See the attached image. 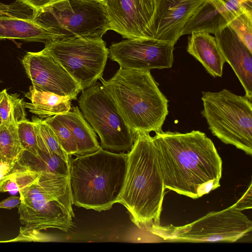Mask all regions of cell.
Segmentation results:
<instances>
[{"label":"cell","mask_w":252,"mask_h":252,"mask_svg":"<svg viewBox=\"0 0 252 252\" xmlns=\"http://www.w3.org/2000/svg\"><path fill=\"white\" fill-rule=\"evenodd\" d=\"M78 103L84 117L99 136L102 148L118 153L130 151L135 133L99 83L82 91Z\"/></svg>","instance_id":"9"},{"label":"cell","mask_w":252,"mask_h":252,"mask_svg":"<svg viewBox=\"0 0 252 252\" xmlns=\"http://www.w3.org/2000/svg\"><path fill=\"white\" fill-rule=\"evenodd\" d=\"M23 151L17 126L3 123L0 126V163L7 168L8 172L18 162Z\"/></svg>","instance_id":"22"},{"label":"cell","mask_w":252,"mask_h":252,"mask_svg":"<svg viewBox=\"0 0 252 252\" xmlns=\"http://www.w3.org/2000/svg\"><path fill=\"white\" fill-rule=\"evenodd\" d=\"M25 96L31 102H24L26 108L40 119L63 114L71 109V98L56 94L37 91L30 87Z\"/></svg>","instance_id":"20"},{"label":"cell","mask_w":252,"mask_h":252,"mask_svg":"<svg viewBox=\"0 0 252 252\" xmlns=\"http://www.w3.org/2000/svg\"><path fill=\"white\" fill-rule=\"evenodd\" d=\"M34 14L32 8L19 1L16 0L9 4L0 2V14L32 19Z\"/></svg>","instance_id":"30"},{"label":"cell","mask_w":252,"mask_h":252,"mask_svg":"<svg viewBox=\"0 0 252 252\" xmlns=\"http://www.w3.org/2000/svg\"><path fill=\"white\" fill-rule=\"evenodd\" d=\"M20 39L46 44L57 40L54 34L32 19L0 14V39Z\"/></svg>","instance_id":"17"},{"label":"cell","mask_w":252,"mask_h":252,"mask_svg":"<svg viewBox=\"0 0 252 252\" xmlns=\"http://www.w3.org/2000/svg\"><path fill=\"white\" fill-rule=\"evenodd\" d=\"M206 0H157L153 39L175 44L189 19Z\"/></svg>","instance_id":"14"},{"label":"cell","mask_w":252,"mask_h":252,"mask_svg":"<svg viewBox=\"0 0 252 252\" xmlns=\"http://www.w3.org/2000/svg\"><path fill=\"white\" fill-rule=\"evenodd\" d=\"M157 0H106L110 30L126 39H153Z\"/></svg>","instance_id":"12"},{"label":"cell","mask_w":252,"mask_h":252,"mask_svg":"<svg viewBox=\"0 0 252 252\" xmlns=\"http://www.w3.org/2000/svg\"><path fill=\"white\" fill-rule=\"evenodd\" d=\"M22 63L32 89L76 99L80 86L45 48L27 52Z\"/></svg>","instance_id":"13"},{"label":"cell","mask_w":252,"mask_h":252,"mask_svg":"<svg viewBox=\"0 0 252 252\" xmlns=\"http://www.w3.org/2000/svg\"><path fill=\"white\" fill-rule=\"evenodd\" d=\"M32 8L34 13L49 5L63 0H16Z\"/></svg>","instance_id":"31"},{"label":"cell","mask_w":252,"mask_h":252,"mask_svg":"<svg viewBox=\"0 0 252 252\" xmlns=\"http://www.w3.org/2000/svg\"><path fill=\"white\" fill-rule=\"evenodd\" d=\"M215 37L225 62L229 64L245 92L252 100V53L228 25Z\"/></svg>","instance_id":"15"},{"label":"cell","mask_w":252,"mask_h":252,"mask_svg":"<svg viewBox=\"0 0 252 252\" xmlns=\"http://www.w3.org/2000/svg\"><path fill=\"white\" fill-rule=\"evenodd\" d=\"M174 44L149 39H127L112 44L108 57L124 68L151 70L170 68Z\"/></svg>","instance_id":"11"},{"label":"cell","mask_w":252,"mask_h":252,"mask_svg":"<svg viewBox=\"0 0 252 252\" xmlns=\"http://www.w3.org/2000/svg\"><path fill=\"white\" fill-rule=\"evenodd\" d=\"M38 172L15 165L0 178V192L19 191L35 182Z\"/></svg>","instance_id":"23"},{"label":"cell","mask_w":252,"mask_h":252,"mask_svg":"<svg viewBox=\"0 0 252 252\" xmlns=\"http://www.w3.org/2000/svg\"><path fill=\"white\" fill-rule=\"evenodd\" d=\"M99 79L102 89L133 132L162 130L168 114V100L150 70L120 67L109 79Z\"/></svg>","instance_id":"3"},{"label":"cell","mask_w":252,"mask_h":252,"mask_svg":"<svg viewBox=\"0 0 252 252\" xmlns=\"http://www.w3.org/2000/svg\"><path fill=\"white\" fill-rule=\"evenodd\" d=\"M153 138L165 189L197 199L220 187L221 158L205 133L161 130Z\"/></svg>","instance_id":"1"},{"label":"cell","mask_w":252,"mask_h":252,"mask_svg":"<svg viewBox=\"0 0 252 252\" xmlns=\"http://www.w3.org/2000/svg\"><path fill=\"white\" fill-rule=\"evenodd\" d=\"M55 117L71 132L77 146V156L94 153L101 148L95 131L86 120L78 106L73 107L71 111Z\"/></svg>","instance_id":"18"},{"label":"cell","mask_w":252,"mask_h":252,"mask_svg":"<svg viewBox=\"0 0 252 252\" xmlns=\"http://www.w3.org/2000/svg\"><path fill=\"white\" fill-rule=\"evenodd\" d=\"M188 38L187 51L199 61L214 77L222 75L224 59L215 36L206 32H195Z\"/></svg>","instance_id":"16"},{"label":"cell","mask_w":252,"mask_h":252,"mask_svg":"<svg viewBox=\"0 0 252 252\" xmlns=\"http://www.w3.org/2000/svg\"><path fill=\"white\" fill-rule=\"evenodd\" d=\"M54 132L63 149L69 156H77V146L69 129L55 116L44 120Z\"/></svg>","instance_id":"25"},{"label":"cell","mask_w":252,"mask_h":252,"mask_svg":"<svg viewBox=\"0 0 252 252\" xmlns=\"http://www.w3.org/2000/svg\"></svg>","instance_id":"36"},{"label":"cell","mask_w":252,"mask_h":252,"mask_svg":"<svg viewBox=\"0 0 252 252\" xmlns=\"http://www.w3.org/2000/svg\"><path fill=\"white\" fill-rule=\"evenodd\" d=\"M127 153L101 148L72 158L69 157V182L73 204L100 212L118 202L127 166Z\"/></svg>","instance_id":"4"},{"label":"cell","mask_w":252,"mask_h":252,"mask_svg":"<svg viewBox=\"0 0 252 252\" xmlns=\"http://www.w3.org/2000/svg\"><path fill=\"white\" fill-rule=\"evenodd\" d=\"M124 186L118 202L139 228L160 224L164 188L158 149L150 133L137 131L127 152Z\"/></svg>","instance_id":"2"},{"label":"cell","mask_w":252,"mask_h":252,"mask_svg":"<svg viewBox=\"0 0 252 252\" xmlns=\"http://www.w3.org/2000/svg\"><path fill=\"white\" fill-rule=\"evenodd\" d=\"M153 234L169 242H228L237 241L252 230V222L236 206L213 211L183 226L153 224Z\"/></svg>","instance_id":"8"},{"label":"cell","mask_w":252,"mask_h":252,"mask_svg":"<svg viewBox=\"0 0 252 252\" xmlns=\"http://www.w3.org/2000/svg\"><path fill=\"white\" fill-rule=\"evenodd\" d=\"M32 20L55 35L57 40L102 38L110 30L105 6L94 0H63L34 13Z\"/></svg>","instance_id":"7"},{"label":"cell","mask_w":252,"mask_h":252,"mask_svg":"<svg viewBox=\"0 0 252 252\" xmlns=\"http://www.w3.org/2000/svg\"><path fill=\"white\" fill-rule=\"evenodd\" d=\"M1 92L0 101V114L3 123L16 126L20 122L27 120L24 101L17 94H9L6 89Z\"/></svg>","instance_id":"24"},{"label":"cell","mask_w":252,"mask_h":252,"mask_svg":"<svg viewBox=\"0 0 252 252\" xmlns=\"http://www.w3.org/2000/svg\"><path fill=\"white\" fill-rule=\"evenodd\" d=\"M37 180L19 191L20 234L15 241L43 240L40 231L56 228L67 232L73 226V200L69 175L38 172Z\"/></svg>","instance_id":"5"},{"label":"cell","mask_w":252,"mask_h":252,"mask_svg":"<svg viewBox=\"0 0 252 252\" xmlns=\"http://www.w3.org/2000/svg\"><path fill=\"white\" fill-rule=\"evenodd\" d=\"M32 122L35 125L40 136L49 150L51 152L60 156L66 160L69 161L70 156L62 148L51 127L45 122L44 120L36 116L32 117Z\"/></svg>","instance_id":"27"},{"label":"cell","mask_w":252,"mask_h":252,"mask_svg":"<svg viewBox=\"0 0 252 252\" xmlns=\"http://www.w3.org/2000/svg\"><path fill=\"white\" fill-rule=\"evenodd\" d=\"M18 137L24 151L36 155L38 147L37 141V129L33 122L24 120L16 125Z\"/></svg>","instance_id":"28"},{"label":"cell","mask_w":252,"mask_h":252,"mask_svg":"<svg viewBox=\"0 0 252 252\" xmlns=\"http://www.w3.org/2000/svg\"><path fill=\"white\" fill-rule=\"evenodd\" d=\"M228 24L210 0H206L186 22L182 35L195 32L215 34Z\"/></svg>","instance_id":"21"},{"label":"cell","mask_w":252,"mask_h":252,"mask_svg":"<svg viewBox=\"0 0 252 252\" xmlns=\"http://www.w3.org/2000/svg\"><path fill=\"white\" fill-rule=\"evenodd\" d=\"M21 201L20 196H11L0 201V209H11L19 206Z\"/></svg>","instance_id":"32"},{"label":"cell","mask_w":252,"mask_h":252,"mask_svg":"<svg viewBox=\"0 0 252 252\" xmlns=\"http://www.w3.org/2000/svg\"><path fill=\"white\" fill-rule=\"evenodd\" d=\"M69 161L51 152L45 144L42 142L38 144L36 155L23 151L16 165L36 172H48L69 175Z\"/></svg>","instance_id":"19"},{"label":"cell","mask_w":252,"mask_h":252,"mask_svg":"<svg viewBox=\"0 0 252 252\" xmlns=\"http://www.w3.org/2000/svg\"><path fill=\"white\" fill-rule=\"evenodd\" d=\"M1 92L0 91V99H1ZM2 123H3V122H2L0 114V126L2 124Z\"/></svg>","instance_id":"33"},{"label":"cell","mask_w":252,"mask_h":252,"mask_svg":"<svg viewBox=\"0 0 252 252\" xmlns=\"http://www.w3.org/2000/svg\"><path fill=\"white\" fill-rule=\"evenodd\" d=\"M228 24L244 13H252V0H210Z\"/></svg>","instance_id":"26"},{"label":"cell","mask_w":252,"mask_h":252,"mask_svg":"<svg viewBox=\"0 0 252 252\" xmlns=\"http://www.w3.org/2000/svg\"></svg>","instance_id":"35"},{"label":"cell","mask_w":252,"mask_h":252,"mask_svg":"<svg viewBox=\"0 0 252 252\" xmlns=\"http://www.w3.org/2000/svg\"><path fill=\"white\" fill-rule=\"evenodd\" d=\"M94 0L97 1L101 3L105 6V4L106 3V0Z\"/></svg>","instance_id":"34"},{"label":"cell","mask_w":252,"mask_h":252,"mask_svg":"<svg viewBox=\"0 0 252 252\" xmlns=\"http://www.w3.org/2000/svg\"><path fill=\"white\" fill-rule=\"evenodd\" d=\"M44 48L79 85L82 91L102 77L109 52L102 38L63 39L48 42Z\"/></svg>","instance_id":"10"},{"label":"cell","mask_w":252,"mask_h":252,"mask_svg":"<svg viewBox=\"0 0 252 252\" xmlns=\"http://www.w3.org/2000/svg\"><path fill=\"white\" fill-rule=\"evenodd\" d=\"M203 110L208 128L225 144L252 155V103L245 95L223 89L202 92Z\"/></svg>","instance_id":"6"},{"label":"cell","mask_w":252,"mask_h":252,"mask_svg":"<svg viewBox=\"0 0 252 252\" xmlns=\"http://www.w3.org/2000/svg\"><path fill=\"white\" fill-rule=\"evenodd\" d=\"M228 25L252 53V13H242L231 21Z\"/></svg>","instance_id":"29"}]
</instances>
